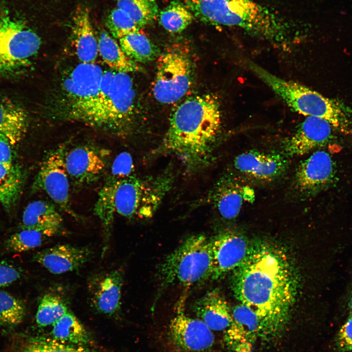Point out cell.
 I'll return each instance as SVG.
<instances>
[{"mask_svg":"<svg viewBox=\"0 0 352 352\" xmlns=\"http://www.w3.org/2000/svg\"><path fill=\"white\" fill-rule=\"evenodd\" d=\"M52 339L60 342L84 346L89 342L85 327L69 310L52 326Z\"/></svg>","mask_w":352,"mask_h":352,"instance_id":"4316f807","label":"cell"},{"mask_svg":"<svg viewBox=\"0 0 352 352\" xmlns=\"http://www.w3.org/2000/svg\"><path fill=\"white\" fill-rule=\"evenodd\" d=\"M232 273L231 287L235 298L260 319L259 337L265 341L278 338L289 320L298 287L287 255L268 243L252 245L247 257Z\"/></svg>","mask_w":352,"mask_h":352,"instance_id":"6da1fadb","label":"cell"},{"mask_svg":"<svg viewBox=\"0 0 352 352\" xmlns=\"http://www.w3.org/2000/svg\"><path fill=\"white\" fill-rule=\"evenodd\" d=\"M66 148V145H61L46 154L33 189L44 192L62 210L76 219H80V216L73 209L70 200V179L64 161Z\"/></svg>","mask_w":352,"mask_h":352,"instance_id":"8fae6325","label":"cell"},{"mask_svg":"<svg viewBox=\"0 0 352 352\" xmlns=\"http://www.w3.org/2000/svg\"><path fill=\"white\" fill-rule=\"evenodd\" d=\"M51 237L49 234L39 230L22 228L7 239L6 245L11 251L24 252L41 246Z\"/></svg>","mask_w":352,"mask_h":352,"instance_id":"d6a6232c","label":"cell"},{"mask_svg":"<svg viewBox=\"0 0 352 352\" xmlns=\"http://www.w3.org/2000/svg\"><path fill=\"white\" fill-rule=\"evenodd\" d=\"M25 313L23 303L9 293L0 291V323L16 325L23 320Z\"/></svg>","mask_w":352,"mask_h":352,"instance_id":"e575fe53","label":"cell"},{"mask_svg":"<svg viewBox=\"0 0 352 352\" xmlns=\"http://www.w3.org/2000/svg\"><path fill=\"white\" fill-rule=\"evenodd\" d=\"M20 352H92L84 346L63 343L53 339H34L28 342Z\"/></svg>","mask_w":352,"mask_h":352,"instance_id":"d590c367","label":"cell"},{"mask_svg":"<svg viewBox=\"0 0 352 352\" xmlns=\"http://www.w3.org/2000/svg\"><path fill=\"white\" fill-rule=\"evenodd\" d=\"M249 69L268 86L293 111L327 120L334 129L344 132L352 122V109L336 100L297 82L280 78L249 61Z\"/></svg>","mask_w":352,"mask_h":352,"instance_id":"277c9868","label":"cell"},{"mask_svg":"<svg viewBox=\"0 0 352 352\" xmlns=\"http://www.w3.org/2000/svg\"><path fill=\"white\" fill-rule=\"evenodd\" d=\"M183 2L204 22L238 27L275 43L286 39V27L281 21L251 0H183Z\"/></svg>","mask_w":352,"mask_h":352,"instance_id":"3957f363","label":"cell"},{"mask_svg":"<svg viewBox=\"0 0 352 352\" xmlns=\"http://www.w3.org/2000/svg\"><path fill=\"white\" fill-rule=\"evenodd\" d=\"M333 129L323 118L307 116L286 141V152L290 156H302L329 145L334 139Z\"/></svg>","mask_w":352,"mask_h":352,"instance_id":"ac0fdd59","label":"cell"},{"mask_svg":"<svg viewBox=\"0 0 352 352\" xmlns=\"http://www.w3.org/2000/svg\"><path fill=\"white\" fill-rule=\"evenodd\" d=\"M23 180L19 168L0 163V202L5 208L12 207L19 198Z\"/></svg>","mask_w":352,"mask_h":352,"instance_id":"f1b7e54d","label":"cell"},{"mask_svg":"<svg viewBox=\"0 0 352 352\" xmlns=\"http://www.w3.org/2000/svg\"><path fill=\"white\" fill-rule=\"evenodd\" d=\"M212 260L210 239L203 234L188 237L157 266L159 287L154 301L170 286L188 289L210 279Z\"/></svg>","mask_w":352,"mask_h":352,"instance_id":"8992f818","label":"cell"},{"mask_svg":"<svg viewBox=\"0 0 352 352\" xmlns=\"http://www.w3.org/2000/svg\"><path fill=\"white\" fill-rule=\"evenodd\" d=\"M350 309H351V312H352V297L351 300V301H350Z\"/></svg>","mask_w":352,"mask_h":352,"instance_id":"60d3db41","label":"cell"},{"mask_svg":"<svg viewBox=\"0 0 352 352\" xmlns=\"http://www.w3.org/2000/svg\"><path fill=\"white\" fill-rule=\"evenodd\" d=\"M22 228L39 230L53 237L64 232L63 219L54 204L35 200L29 203L23 212Z\"/></svg>","mask_w":352,"mask_h":352,"instance_id":"cb8c5ba5","label":"cell"},{"mask_svg":"<svg viewBox=\"0 0 352 352\" xmlns=\"http://www.w3.org/2000/svg\"><path fill=\"white\" fill-rule=\"evenodd\" d=\"M66 303L59 295L49 293L42 298L36 314V321L40 327L52 326L68 311Z\"/></svg>","mask_w":352,"mask_h":352,"instance_id":"4dcf8cb0","label":"cell"},{"mask_svg":"<svg viewBox=\"0 0 352 352\" xmlns=\"http://www.w3.org/2000/svg\"><path fill=\"white\" fill-rule=\"evenodd\" d=\"M105 24L111 36L118 40L141 29L127 12L117 7L108 15Z\"/></svg>","mask_w":352,"mask_h":352,"instance_id":"836d02e7","label":"cell"},{"mask_svg":"<svg viewBox=\"0 0 352 352\" xmlns=\"http://www.w3.org/2000/svg\"><path fill=\"white\" fill-rule=\"evenodd\" d=\"M118 40L125 54L135 62L148 63L157 59L160 54L157 47L139 31L130 33Z\"/></svg>","mask_w":352,"mask_h":352,"instance_id":"83f0119b","label":"cell"},{"mask_svg":"<svg viewBox=\"0 0 352 352\" xmlns=\"http://www.w3.org/2000/svg\"><path fill=\"white\" fill-rule=\"evenodd\" d=\"M116 7L127 12L141 28L152 22L158 13L155 0H115Z\"/></svg>","mask_w":352,"mask_h":352,"instance_id":"1f68e13d","label":"cell"},{"mask_svg":"<svg viewBox=\"0 0 352 352\" xmlns=\"http://www.w3.org/2000/svg\"><path fill=\"white\" fill-rule=\"evenodd\" d=\"M20 276V272L15 267L0 263V288L12 284Z\"/></svg>","mask_w":352,"mask_h":352,"instance_id":"f35d334b","label":"cell"},{"mask_svg":"<svg viewBox=\"0 0 352 352\" xmlns=\"http://www.w3.org/2000/svg\"><path fill=\"white\" fill-rule=\"evenodd\" d=\"M28 116L25 110L14 102L0 96V132L14 145L26 131Z\"/></svg>","mask_w":352,"mask_h":352,"instance_id":"d4e9b609","label":"cell"},{"mask_svg":"<svg viewBox=\"0 0 352 352\" xmlns=\"http://www.w3.org/2000/svg\"><path fill=\"white\" fill-rule=\"evenodd\" d=\"M221 124L220 103L214 95L190 97L171 116L158 152L177 156L189 172H196L211 161Z\"/></svg>","mask_w":352,"mask_h":352,"instance_id":"7a4b0ae2","label":"cell"},{"mask_svg":"<svg viewBox=\"0 0 352 352\" xmlns=\"http://www.w3.org/2000/svg\"><path fill=\"white\" fill-rule=\"evenodd\" d=\"M156 71L152 90L160 103L173 104L188 92L193 78V62L189 48L174 44L166 48L157 58Z\"/></svg>","mask_w":352,"mask_h":352,"instance_id":"30bf717a","label":"cell"},{"mask_svg":"<svg viewBox=\"0 0 352 352\" xmlns=\"http://www.w3.org/2000/svg\"><path fill=\"white\" fill-rule=\"evenodd\" d=\"M236 169L259 180L270 181L286 171L287 161L280 154L249 151L237 155L234 160Z\"/></svg>","mask_w":352,"mask_h":352,"instance_id":"ffe728a7","label":"cell"},{"mask_svg":"<svg viewBox=\"0 0 352 352\" xmlns=\"http://www.w3.org/2000/svg\"><path fill=\"white\" fill-rule=\"evenodd\" d=\"M12 145L9 139L0 132V163L11 165L13 164Z\"/></svg>","mask_w":352,"mask_h":352,"instance_id":"ab89813d","label":"cell"},{"mask_svg":"<svg viewBox=\"0 0 352 352\" xmlns=\"http://www.w3.org/2000/svg\"><path fill=\"white\" fill-rule=\"evenodd\" d=\"M175 176L168 168L156 176L139 177L132 175L120 180L113 193L116 213L127 218L153 216L172 188Z\"/></svg>","mask_w":352,"mask_h":352,"instance_id":"52a82bcc","label":"cell"},{"mask_svg":"<svg viewBox=\"0 0 352 352\" xmlns=\"http://www.w3.org/2000/svg\"><path fill=\"white\" fill-rule=\"evenodd\" d=\"M193 311L212 330H225L232 321L231 309L219 290L208 291L192 306Z\"/></svg>","mask_w":352,"mask_h":352,"instance_id":"7402d4cb","label":"cell"},{"mask_svg":"<svg viewBox=\"0 0 352 352\" xmlns=\"http://www.w3.org/2000/svg\"><path fill=\"white\" fill-rule=\"evenodd\" d=\"M97 39L98 54L110 69L128 73L141 70L140 66L125 54L119 44L108 32L101 30Z\"/></svg>","mask_w":352,"mask_h":352,"instance_id":"484cf974","label":"cell"},{"mask_svg":"<svg viewBox=\"0 0 352 352\" xmlns=\"http://www.w3.org/2000/svg\"><path fill=\"white\" fill-rule=\"evenodd\" d=\"M179 303L176 315L168 327V337L177 352H208L214 345L215 338L206 325L198 318H193L183 311Z\"/></svg>","mask_w":352,"mask_h":352,"instance_id":"4fadbf2b","label":"cell"},{"mask_svg":"<svg viewBox=\"0 0 352 352\" xmlns=\"http://www.w3.org/2000/svg\"><path fill=\"white\" fill-rule=\"evenodd\" d=\"M231 314L232 323L223 333L226 347L232 352H253L260 332L258 316L241 303L233 308Z\"/></svg>","mask_w":352,"mask_h":352,"instance_id":"2e32d148","label":"cell"},{"mask_svg":"<svg viewBox=\"0 0 352 352\" xmlns=\"http://www.w3.org/2000/svg\"><path fill=\"white\" fill-rule=\"evenodd\" d=\"M130 73L104 70L88 124L117 135L132 132L135 122V91Z\"/></svg>","mask_w":352,"mask_h":352,"instance_id":"5b68a950","label":"cell"},{"mask_svg":"<svg viewBox=\"0 0 352 352\" xmlns=\"http://www.w3.org/2000/svg\"><path fill=\"white\" fill-rule=\"evenodd\" d=\"M336 346L340 352L352 351V314L339 330L336 336Z\"/></svg>","mask_w":352,"mask_h":352,"instance_id":"74e56055","label":"cell"},{"mask_svg":"<svg viewBox=\"0 0 352 352\" xmlns=\"http://www.w3.org/2000/svg\"><path fill=\"white\" fill-rule=\"evenodd\" d=\"M104 72L95 63L80 62L64 76L60 103L67 118L87 123L100 92Z\"/></svg>","mask_w":352,"mask_h":352,"instance_id":"9c48e42d","label":"cell"},{"mask_svg":"<svg viewBox=\"0 0 352 352\" xmlns=\"http://www.w3.org/2000/svg\"><path fill=\"white\" fill-rule=\"evenodd\" d=\"M242 188L231 176H223L206 195L205 201L215 207L225 219L236 218L243 201Z\"/></svg>","mask_w":352,"mask_h":352,"instance_id":"603a6c76","label":"cell"},{"mask_svg":"<svg viewBox=\"0 0 352 352\" xmlns=\"http://www.w3.org/2000/svg\"><path fill=\"white\" fill-rule=\"evenodd\" d=\"M335 176V166L330 154L318 150L298 165L294 186L302 196L312 197L330 187Z\"/></svg>","mask_w":352,"mask_h":352,"instance_id":"5bb4252c","label":"cell"},{"mask_svg":"<svg viewBox=\"0 0 352 352\" xmlns=\"http://www.w3.org/2000/svg\"><path fill=\"white\" fill-rule=\"evenodd\" d=\"M194 15L184 2L172 1L159 14V22L167 31L179 33L192 22Z\"/></svg>","mask_w":352,"mask_h":352,"instance_id":"f546056e","label":"cell"},{"mask_svg":"<svg viewBox=\"0 0 352 352\" xmlns=\"http://www.w3.org/2000/svg\"><path fill=\"white\" fill-rule=\"evenodd\" d=\"M110 150L91 144L66 149L64 161L71 182L77 187L88 185L97 181L108 168Z\"/></svg>","mask_w":352,"mask_h":352,"instance_id":"7c38bea8","label":"cell"},{"mask_svg":"<svg viewBox=\"0 0 352 352\" xmlns=\"http://www.w3.org/2000/svg\"><path fill=\"white\" fill-rule=\"evenodd\" d=\"M134 166L132 155L128 152L120 153L114 159L109 174L119 179L133 175Z\"/></svg>","mask_w":352,"mask_h":352,"instance_id":"8d00e7d4","label":"cell"},{"mask_svg":"<svg viewBox=\"0 0 352 352\" xmlns=\"http://www.w3.org/2000/svg\"><path fill=\"white\" fill-rule=\"evenodd\" d=\"M72 36L75 52L81 63H95L98 54V39L88 8L79 5L71 19Z\"/></svg>","mask_w":352,"mask_h":352,"instance_id":"44dd1931","label":"cell"},{"mask_svg":"<svg viewBox=\"0 0 352 352\" xmlns=\"http://www.w3.org/2000/svg\"><path fill=\"white\" fill-rule=\"evenodd\" d=\"M124 274L116 269L96 274L88 281L90 303L98 313L112 316L121 309Z\"/></svg>","mask_w":352,"mask_h":352,"instance_id":"e0dca14e","label":"cell"},{"mask_svg":"<svg viewBox=\"0 0 352 352\" xmlns=\"http://www.w3.org/2000/svg\"><path fill=\"white\" fill-rule=\"evenodd\" d=\"M41 44L23 21L0 11V77H20L31 66Z\"/></svg>","mask_w":352,"mask_h":352,"instance_id":"ba28073f","label":"cell"},{"mask_svg":"<svg viewBox=\"0 0 352 352\" xmlns=\"http://www.w3.org/2000/svg\"><path fill=\"white\" fill-rule=\"evenodd\" d=\"M92 255L87 247L61 244L38 252L34 259L49 272L60 274L78 270L89 261Z\"/></svg>","mask_w":352,"mask_h":352,"instance_id":"d6986e66","label":"cell"},{"mask_svg":"<svg viewBox=\"0 0 352 352\" xmlns=\"http://www.w3.org/2000/svg\"><path fill=\"white\" fill-rule=\"evenodd\" d=\"M212 268L210 279L218 280L233 271L246 259L252 245L243 235L221 232L210 239Z\"/></svg>","mask_w":352,"mask_h":352,"instance_id":"9a60e30c","label":"cell"}]
</instances>
